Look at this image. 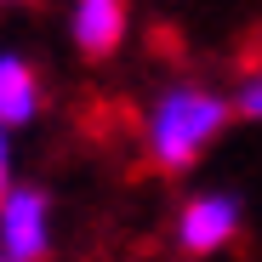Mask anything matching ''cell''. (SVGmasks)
Wrapping results in <instances>:
<instances>
[{
    "instance_id": "obj_1",
    "label": "cell",
    "mask_w": 262,
    "mask_h": 262,
    "mask_svg": "<svg viewBox=\"0 0 262 262\" xmlns=\"http://www.w3.org/2000/svg\"><path fill=\"white\" fill-rule=\"evenodd\" d=\"M228 120V108L205 97V92H171L160 108H154V125H148V148L165 171H183L211 137H216V125Z\"/></svg>"
},
{
    "instance_id": "obj_2",
    "label": "cell",
    "mask_w": 262,
    "mask_h": 262,
    "mask_svg": "<svg viewBox=\"0 0 262 262\" xmlns=\"http://www.w3.org/2000/svg\"><path fill=\"white\" fill-rule=\"evenodd\" d=\"M6 251H12V262H29L46 251V200L34 188L6 200Z\"/></svg>"
},
{
    "instance_id": "obj_3",
    "label": "cell",
    "mask_w": 262,
    "mask_h": 262,
    "mask_svg": "<svg viewBox=\"0 0 262 262\" xmlns=\"http://www.w3.org/2000/svg\"><path fill=\"white\" fill-rule=\"evenodd\" d=\"M120 29H125V6H114V0H92L74 12V40L85 57H108L120 46Z\"/></svg>"
},
{
    "instance_id": "obj_4",
    "label": "cell",
    "mask_w": 262,
    "mask_h": 262,
    "mask_svg": "<svg viewBox=\"0 0 262 262\" xmlns=\"http://www.w3.org/2000/svg\"><path fill=\"white\" fill-rule=\"evenodd\" d=\"M234 234V205L228 200H194L183 216V245L188 251H211Z\"/></svg>"
},
{
    "instance_id": "obj_5",
    "label": "cell",
    "mask_w": 262,
    "mask_h": 262,
    "mask_svg": "<svg viewBox=\"0 0 262 262\" xmlns=\"http://www.w3.org/2000/svg\"><path fill=\"white\" fill-rule=\"evenodd\" d=\"M34 114V74H29V63H17V57H0V120H29Z\"/></svg>"
},
{
    "instance_id": "obj_6",
    "label": "cell",
    "mask_w": 262,
    "mask_h": 262,
    "mask_svg": "<svg viewBox=\"0 0 262 262\" xmlns=\"http://www.w3.org/2000/svg\"><path fill=\"white\" fill-rule=\"evenodd\" d=\"M239 108H245V114H262V80H256V85H245V97H239Z\"/></svg>"
},
{
    "instance_id": "obj_7",
    "label": "cell",
    "mask_w": 262,
    "mask_h": 262,
    "mask_svg": "<svg viewBox=\"0 0 262 262\" xmlns=\"http://www.w3.org/2000/svg\"><path fill=\"white\" fill-rule=\"evenodd\" d=\"M0 200H6V148H0Z\"/></svg>"
}]
</instances>
